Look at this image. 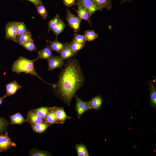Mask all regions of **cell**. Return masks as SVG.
Returning a JSON list of instances; mask_svg holds the SVG:
<instances>
[{
  "label": "cell",
  "mask_w": 156,
  "mask_h": 156,
  "mask_svg": "<svg viewBox=\"0 0 156 156\" xmlns=\"http://www.w3.org/2000/svg\"><path fill=\"white\" fill-rule=\"evenodd\" d=\"M85 81L79 62L70 58L61 70L57 83L52 86L55 94L69 106L72 98Z\"/></svg>",
  "instance_id": "obj_1"
},
{
  "label": "cell",
  "mask_w": 156,
  "mask_h": 156,
  "mask_svg": "<svg viewBox=\"0 0 156 156\" xmlns=\"http://www.w3.org/2000/svg\"><path fill=\"white\" fill-rule=\"evenodd\" d=\"M38 60L36 58L34 60H30L21 56L19 57L13 63L12 70L17 74L21 72H24L26 74H29L34 75L42 81L44 83L51 86L53 84H50L45 82L39 76L34 66V62Z\"/></svg>",
  "instance_id": "obj_2"
},
{
  "label": "cell",
  "mask_w": 156,
  "mask_h": 156,
  "mask_svg": "<svg viewBox=\"0 0 156 156\" xmlns=\"http://www.w3.org/2000/svg\"><path fill=\"white\" fill-rule=\"evenodd\" d=\"M76 3L77 6H80L88 12L90 18L95 12L103 9L93 0H77Z\"/></svg>",
  "instance_id": "obj_3"
},
{
  "label": "cell",
  "mask_w": 156,
  "mask_h": 156,
  "mask_svg": "<svg viewBox=\"0 0 156 156\" xmlns=\"http://www.w3.org/2000/svg\"><path fill=\"white\" fill-rule=\"evenodd\" d=\"M66 20L68 25L75 32L80 30L82 19L72 14L68 9L66 10Z\"/></svg>",
  "instance_id": "obj_4"
},
{
  "label": "cell",
  "mask_w": 156,
  "mask_h": 156,
  "mask_svg": "<svg viewBox=\"0 0 156 156\" xmlns=\"http://www.w3.org/2000/svg\"><path fill=\"white\" fill-rule=\"evenodd\" d=\"M17 21H10L5 25V38L16 42L17 34Z\"/></svg>",
  "instance_id": "obj_5"
},
{
  "label": "cell",
  "mask_w": 156,
  "mask_h": 156,
  "mask_svg": "<svg viewBox=\"0 0 156 156\" xmlns=\"http://www.w3.org/2000/svg\"><path fill=\"white\" fill-rule=\"evenodd\" d=\"M16 146L15 143L9 138L7 131H5L4 133L0 134V152L5 151Z\"/></svg>",
  "instance_id": "obj_6"
},
{
  "label": "cell",
  "mask_w": 156,
  "mask_h": 156,
  "mask_svg": "<svg viewBox=\"0 0 156 156\" xmlns=\"http://www.w3.org/2000/svg\"><path fill=\"white\" fill-rule=\"evenodd\" d=\"M76 100L75 109L77 118H80L85 112L91 109L89 101H84L81 100L76 94L74 96Z\"/></svg>",
  "instance_id": "obj_7"
},
{
  "label": "cell",
  "mask_w": 156,
  "mask_h": 156,
  "mask_svg": "<svg viewBox=\"0 0 156 156\" xmlns=\"http://www.w3.org/2000/svg\"><path fill=\"white\" fill-rule=\"evenodd\" d=\"M47 60L49 71H51L57 68H61L64 65V61L62 60L58 56L54 55Z\"/></svg>",
  "instance_id": "obj_8"
},
{
  "label": "cell",
  "mask_w": 156,
  "mask_h": 156,
  "mask_svg": "<svg viewBox=\"0 0 156 156\" xmlns=\"http://www.w3.org/2000/svg\"><path fill=\"white\" fill-rule=\"evenodd\" d=\"M46 42L50 44V47L53 51H55L60 54L68 45L69 43L67 42L63 43L61 42L58 41L57 37H56L55 39L53 41L47 40Z\"/></svg>",
  "instance_id": "obj_9"
},
{
  "label": "cell",
  "mask_w": 156,
  "mask_h": 156,
  "mask_svg": "<svg viewBox=\"0 0 156 156\" xmlns=\"http://www.w3.org/2000/svg\"><path fill=\"white\" fill-rule=\"evenodd\" d=\"M155 79L148 81L150 91V106L156 109V88L155 86Z\"/></svg>",
  "instance_id": "obj_10"
},
{
  "label": "cell",
  "mask_w": 156,
  "mask_h": 156,
  "mask_svg": "<svg viewBox=\"0 0 156 156\" xmlns=\"http://www.w3.org/2000/svg\"><path fill=\"white\" fill-rule=\"evenodd\" d=\"M27 122L31 125L45 122V120L38 115L32 110L29 111L27 115Z\"/></svg>",
  "instance_id": "obj_11"
},
{
  "label": "cell",
  "mask_w": 156,
  "mask_h": 156,
  "mask_svg": "<svg viewBox=\"0 0 156 156\" xmlns=\"http://www.w3.org/2000/svg\"><path fill=\"white\" fill-rule=\"evenodd\" d=\"M55 108L57 123L64 124L67 119L71 118L66 115L63 107L55 106Z\"/></svg>",
  "instance_id": "obj_12"
},
{
  "label": "cell",
  "mask_w": 156,
  "mask_h": 156,
  "mask_svg": "<svg viewBox=\"0 0 156 156\" xmlns=\"http://www.w3.org/2000/svg\"><path fill=\"white\" fill-rule=\"evenodd\" d=\"M52 51L48 43L44 48L38 51V57L37 58L38 60L41 59L47 60L54 56Z\"/></svg>",
  "instance_id": "obj_13"
},
{
  "label": "cell",
  "mask_w": 156,
  "mask_h": 156,
  "mask_svg": "<svg viewBox=\"0 0 156 156\" xmlns=\"http://www.w3.org/2000/svg\"><path fill=\"white\" fill-rule=\"evenodd\" d=\"M5 87L6 93L4 96L5 98L14 94L18 90L21 88V86L16 80L6 84Z\"/></svg>",
  "instance_id": "obj_14"
},
{
  "label": "cell",
  "mask_w": 156,
  "mask_h": 156,
  "mask_svg": "<svg viewBox=\"0 0 156 156\" xmlns=\"http://www.w3.org/2000/svg\"><path fill=\"white\" fill-rule=\"evenodd\" d=\"M103 102V99L100 95L94 97L89 101L91 109L95 110H99L101 108Z\"/></svg>",
  "instance_id": "obj_15"
},
{
  "label": "cell",
  "mask_w": 156,
  "mask_h": 156,
  "mask_svg": "<svg viewBox=\"0 0 156 156\" xmlns=\"http://www.w3.org/2000/svg\"><path fill=\"white\" fill-rule=\"evenodd\" d=\"M33 41L32 35L31 32L28 31L27 32L17 36L16 42L21 45L28 41Z\"/></svg>",
  "instance_id": "obj_16"
},
{
  "label": "cell",
  "mask_w": 156,
  "mask_h": 156,
  "mask_svg": "<svg viewBox=\"0 0 156 156\" xmlns=\"http://www.w3.org/2000/svg\"><path fill=\"white\" fill-rule=\"evenodd\" d=\"M78 9L75 10L77 14V17L81 19L87 21L92 26V23L90 21V17L88 12L80 6H78Z\"/></svg>",
  "instance_id": "obj_17"
},
{
  "label": "cell",
  "mask_w": 156,
  "mask_h": 156,
  "mask_svg": "<svg viewBox=\"0 0 156 156\" xmlns=\"http://www.w3.org/2000/svg\"><path fill=\"white\" fill-rule=\"evenodd\" d=\"M70 42L68 45L65 48L60 54V57L62 60L70 58L76 55L77 53L74 52L71 50L70 46Z\"/></svg>",
  "instance_id": "obj_18"
},
{
  "label": "cell",
  "mask_w": 156,
  "mask_h": 156,
  "mask_svg": "<svg viewBox=\"0 0 156 156\" xmlns=\"http://www.w3.org/2000/svg\"><path fill=\"white\" fill-rule=\"evenodd\" d=\"M10 124L11 125H21L27 122L26 119L24 118L21 114L18 112L10 116Z\"/></svg>",
  "instance_id": "obj_19"
},
{
  "label": "cell",
  "mask_w": 156,
  "mask_h": 156,
  "mask_svg": "<svg viewBox=\"0 0 156 156\" xmlns=\"http://www.w3.org/2000/svg\"><path fill=\"white\" fill-rule=\"evenodd\" d=\"M51 107H42L35 109L32 110L38 115L44 119L49 112L51 111Z\"/></svg>",
  "instance_id": "obj_20"
},
{
  "label": "cell",
  "mask_w": 156,
  "mask_h": 156,
  "mask_svg": "<svg viewBox=\"0 0 156 156\" xmlns=\"http://www.w3.org/2000/svg\"><path fill=\"white\" fill-rule=\"evenodd\" d=\"M45 122L51 125L57 123L55 106L51 107V111L48 113L45 119Z\"/></svg>",
  "instance_id": "obj_21"
},
{
  "label": "cell",
  "mask_w": 156,
  "mask_h": 156,
  "mask_svg": "<svg viewBox=\"0 0 156 156\" xmlns=\"http://www.w3.org/2000/svg\"><path fill=\"white\" fill-rule=\"evenodd\" d=\"M50 125L49 123L44 122L32 125L31 126L35 132L41 133L44 132Z\"/></svg>",
  "instance_id": "obj_22"
},
{
  "label": "cell",
  "mask_w": 156,
  "mask_h": 156,
  "mask_svg": "<svg viewBox=\"0 0 156 156\" xmlns=\"http://www.w3.org/2000/svg\"><path fill=\"white\" fill-rule=\"evenodd\" d=\"M83 35L86 41H91L97 38L98 34L93 30L88 29L85 30Z\"/></svg>",
  "instance_id": "obj_23"
},
{
  "label": "cell",
  "mask_w": 156,
  "mask_h": 156,
  "mask_svg": "<svg viewBox=\"0 0 156 156\" xmlns=\"http://www.w3.org/2000/svg\"><path fill=\"white\" fill-rule=\"evenodd\" d=\"M59 15L57 14L53 18L49 21L47 23L48 32H49L57 25L61 21Z\"/></svg>",
  "instance_id": "obj_24"
},
{
  "label": "cell",
  "mask_w": 156,
  "mask_h": 156,
  "mask_svg": "<svg viewBox=\"0 0 156 156\" xmlns=\"http://www.w3.org/2000/svg\"><path fill=\"white\" fill-rule=\"evenodd\" d=\"M102 8L110 10L112 8V0H93Z\"/></svg>",
  "instance_id": "obj_25"
},
{
  "label": "cell",
  "mask_w": 156,
  "mask_h": 156,
  "mask_svg": "<svg viewBox=\"0 0 156 156\" xmlns=\"http://www.w3.org/2000/svg\"><path fill=\"white\" fill-rule=\"evenodd\" d=\"M66 25L62 20L52 30V31L55 35L56 37L57 36L61 34L64 29Z\"/></svg>",
  "instance_id": "obj_26"
},
{
  "label": "cell",
  "mask_w": 156,
  "mask_h": 156,
  "mask_svg": "<svg viewBox=\"0 0 156 156\" xmlns=\"http://www.w3.org/2000/svg\"><path fill=\"white\" fill-rule=\"evenodd\" d=\"M70 46L72 51L74 52L77 53L78 51L84 47L85 44H81L72 41L70 42Z\"/></svg>",
  "instance_id": "obj_27"
},
{
  "label": "cell",
  "mask_w": 156,
  "mask_h": 156,
  "mask_svg": "<svg viewBox=\"0 0 156 156\" xmlns=\"http://www.w3.org/2000/svg\"><path fill=\"white\" fill-rule=\"evenodd\" d=\"M29 155L32 156H50L49 153L43 151H41L33 148L29 152Z\"/></svg>",
  "instance_id": "obj_28"
},
{
  "label": "cell",
  "mask_w": 156,
  "mask_h": 156,
  "mask_svg": "<svg viewBox=\"0 0 156 156\" xmlns=\"http://www.w3.org/2000/svg\"><path fill=\"white\" fill-rule=\"evenodd\" d=\"M36 7L38 13L44 20H45L48 16V13L42 3L39 4Z\"/></svg>",
  "instance_id": "obj_29"
},
{
  "label": "cell",
  "mask_w": 156,
  "mask_h": 156,
  "mask_svg": "<svg viewBox=\"0 0 156 156\" xmlns=\"http://www.w3.org/2000/svg\"><path fill=\"white\" fill-rule=\"evenodd\" d=\"M75 148L78 156H82L84 154L88 153L86 146L82 144H77Z\"/></svg>",
  "instance_id": "obj_30"
},
{
  "label": "cell",
  "mask_w": 156,
  "mask_h": 156,
  "mask_svg": "<svg viewBox=\"0 0 156 156\" xmlns=\"http://www.w3.org/2000/svg\"><path fill=\"white\" fill-rule=\"evenodd\" d=\"M28 31L24 22H17V36L25 33Z\"/></svg>",
  "instance_id": "obj_31"
},
{
  "label": "cell",
  "mask_w": 156,
  "mask_h": 156,
  "mask_svg": "<svg viewBox=\"0 0 156 156\" xmlns=\"http://www.w3.org/2000/svg\"><path fill=\"white\" fill-rule=\"evenodd\" d=\"M8 121L5 118L0 117V134H3L7 129Z\"/></svg>",
  "instance_id": "obj_32"
},
{
  "label": "cell",
  "mask_w": 156,
  "mask_h": 156,
  "mask_svg": "<svg viewBox=\"0 0 156 156\" xmlns=\"http://www.w3.org/2000/svg\"><path fill=\"white\" fill-rule=\"evenodd\" d=\"M30 51H35L37 48L33 41H28L21 45Z\"/></svg>",
  "instance_id": "obj_33"
},
{
  "label": "cell",
  "mask_w": 156,
  "mask_h": 156,
  "mask_svg": "<svg viewBox=\"0 0 156 156\" xmlns=\"http://www.w3.org/2000/svg\"><path fill=\"white\" fill-rule=\"evenodd\" d=\"M72 41L81 44H85L86 41L83 35L75 33Z\"/></svg>",
  "instance_id": "obj_34"
},
{
  "label": "cell",
  "mask_w": 156,
  "mask_h": 156,
  "mask_svg": "<svg viewBox=\"0 0 156 156\" xmlns=\"http://www.w3.org/2000/svg\"><path fill=\"white\" fill-rule=\"evenodd\" d=\"M76 0H63L64 3L68 7L73 5L75 3Z\"/></svg>",
  "instance_id": "obj_35"
},
{
  "label": "cell",
  "mask_w": 156,
  "mask_h": 156,
  "mask_svg": "<svg viewBox=\"0 0 156 156\" xmlns=\"http://www.w3.org/2000/svg\"><path fill=\"white\" fill-rule=\"evenodd\" d=\"M29 1L34 4L36 7L39 4L41 3L42 1L41 0H27Z\"/></svg>",
  "instance_id": "obj_36"
},
{
  "label": "cell",
  "mask_w": 156,
  "mask_h": 156,
  "mask_svg": "<svg viewBox=\"0 0 156 156\" xmlns=\"http://www.w3.org/2000/svg\"><path fill=\"white\" fill-rule=\"evenodd\" d=\"M132 0H120V4H122L125 3L127 1H129V2L131 1Z\"/></svg>",
  "instance_id": "obj_37"
},
{
  "label": "cell",
  "mask_w": 156,
  "mask_h": 156,
  "mask_svg": "<svg viewBox=\"0 0 156 156\" xmlns=\"http://www.w3.org/2000/svg\"><path fill=\"white\" fill-rule=\"evenodd\" d=\"M5 97L4 96L0 97V105L2 104L3 101Z\"/></svg>",
  "instance_id": "obj_38"
},
{
  "label": "cell",
  "mask_w": 156,
  "mask_h": 156,
  "mask_svg": "<svg viewBox=\"0 0 156 156\" xmlns=\"http://www.w3.org/2000/svg\"><path fill=\"white\" fill-rule=\"evenodd\" d=\"M89 154L88 153H86L83 155L82 156H88Z\"/></svg>",
  "instance_id": "obj_39"
}]
</instances>
